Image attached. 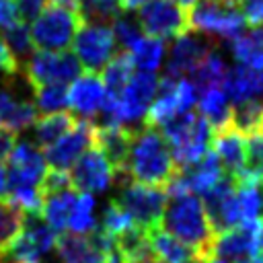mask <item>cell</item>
I'll return each mask as SVG.
<instances>
[{
	"label": "cell",
	"mask_w": 263,
	"mask_h": 263,
	"mask_svg": "<svg viewBox=\"0 0 263 263\" xmlns=\"http://www.w3.org/2000/svg\"><path fill=\"white\" fill-rule=\"evenodd\" d=\"M177 173L179 168L160 132L148 125L142 129H132L129 150L123 166L125 179L129 177L132 183L166 189Z\"/></svg>",
	"instance_id": "6da1fadb"
},
{
	"label": "cell",
	"mask_w": 263,
	"mask_h": 263,
	"mask_svg": "<svg viewBox=\"0 0 263 263\" xmlns=\"http://www.w3.org/2000/svg\"><path fill=\"white\" fill-rule=\"evenodd\" d=\"M160 228L175 236L179 242L189 247L199 263L212 257V245L216 232L205 214L203 201L193 193H173L166 199Z\"/></svg>",
	"instance_id": "7a4b0ae2"
},
{
	"label": "cell",
	"mask_w": 263,
	"mask_h": 263,
	"mask_svg": "<svg viewBox=\"0 0 263 263\" xmlns=\"http://www.w3.org/2000/svg\"><path fill=\"white\" fill-rule=\"evenodd\" d=\"M162 138L166 140L177 168H187L199 162L214 142V129L199 113H185L160 127Z\"/></svg>",
	"instance_id": "3957f363"
},
{
	"label": "cell",
	"mask_w": 263,
	"mask_h": 263,
	"mask_svg": "<svg viewBox=\"0 0 263 263\" xmlns=\"http://www.w3.org/2000/svg\"><path fill=\"white\" fill-rule=\"evenodd\" d=\"M82 16L78 8L62 6V4H45V8L39 12V16L33 21L31 41L35 47L43 51H66L68 45H72V39L76 31L82 25Z\"/></svg>",
	"instance_id": "277c9868"
},
{
	"label": "cell",
	"mask_w": 263,
	"mask_h": 263,
	"mask_svg": "<svg viewBox=\"0 0 263 263\" xmlns=\"http://www.w3.org/2000/svg\"><path fill=\"white\" fill-rule=\"evenodd\" d=\"M197 101V90L191 84L189 78H168L162 76L158 82L156 99L152 101L144 125L148 127H162L168 121L177 119L179 115H185L191 111V107Z\"/></svg>",
	"instance_id": "5b68a950"
},
{
	"label": "cell",
	"mask_w": 263,
	"mask_h": 263,
	"mask_svg": "<svg viewBox=\"0 0 263 263\" xmlns=\"http://www.w3.org/2000/svg\"><path fill=\"white\" fill-rule=\"evenodd\" d=\"M189 29L210 37L234 39L245 21L232 0H199L187 10Z\"/></svg>",
	"instance_id": "8992f818"
},
{
	"label": "cell",
	"mask_w": 263,
	"mask_h": 263,
	"mask_svg": "<svg viewBox=\"0 0 263 263\" xmlns=\"http://www.w3.org/2000/svg\"><path fill=\"white\" fill-rule=\"evenodd\" d=\"M166 189L160 187H148L140 183H127L121 187L115 201L121 205V210L132 218L134 226L142 230L158 228L162 222V214L166 208Z\"/></svg>",
	"instance_id": "52a82bcc"
},
{
	"label": "cell",
	"mask_w": 263,
	"mask_h": 263,
	"mask_svg": "<svg viewBox=\"0 0 263 263\" xmlns=\"http://www.w3.org/2000/svg\"><path fill=\"white\" fill-rule=\"evenodd\" d=\"M80 64L70 51H33L25 64H21V74L25 82L35 86L43 84H68L80 76Z\"/></svg>",
	"instance_id": "ba28073f"
},
{
	"label": "cell",
	"mask_w": 263,
	"mask_h": 263,
	"mask_svg": "<svg viewBox=\"0 0 263 263\" xmlns=\"http://www.w3.org/2000/svg\"><path fill=\"white\" fill-rule=\"evenodd\" d=\"M115 45L117 41L111 27L101 23H82L72 39L74 58L88 74H97L111 62Z\"/></svg>",
	"instance_id": "9c48e42d"
},
{
	"label": "cell",
	"mask_w": 263,
	"mask_h": 263,
	"mask_svg": "<svg viewBox=\"0 0 263 263\" xmlns=\"http://www.w3.org/2000/svg\"><path fill=\"white\" fill-rule=\"evenodd\" d=\"M138 25L148 37L171 39L189 33V16L175 0H148L138 8Z\"/></svg>",
	"instance_id": "30bf717a"
},
{
	"label": "cell",
	"mask_w": 263,
	"mask_h": 263,
	"mask_svg": "<svg viewBox=\"0 0 263 263\" xmlns=\"http://www.w3.org/2000/svg\"><path fill=\"white\" fill-rule=\"evenodd\" d=\"M53 247L55 232L39 216H27L21 234L2 255H6V263H43Z\"/></svg>",
	"instance_id": "8fae6325"
},
{
	"label": "cell",
	"mask_w": 263,
	"mask_h": 263,
	"mask_svg": "<svg viewBox=\"0 0 263 263\" xmlns=\"http://www.w3.org/2000/svg\"><path fill=\"white\" fill-rule=\"evenodd\" d=\"M70 175V183L80 193H103L117 181V171L95 146L88 148L74 164Z\"/></svg>",
	"instance_id": "7c38bea8"
},
{
	"label": "cell",
	"mask_w": 263,
	"mask_h": 263,
	"mask_svg": "<svg viewBox=\"0 0 263 263\" xmlns=\"http://www.w3.org/2000/svg\"><path fill=\"white\" fill-rule=\"evenodd\" d=\"M95 146V121H76V125L55 144L43 150L45 162L53 171H68L88 148Z\"/></svg>",
	"instance_id": "4fadbf2b"
},
{
	"label": "cell",
	"mask_w": 263,
	"mask_h": 263,
	"mask_svg": "<svg viewBox=\"0 0 263 263\" xmlns=\"http://www.w3.org/2000/svg\"><path fill=\"white\" fill-rule=\"evenodd\" d=\"M6 162V187H41L47 173V162L35 144H16Z\"/></svg>",
	"instance_id": "5bb4252c"
},
{
	"label": "cell",
	"mask_w": 263,
	"mask_h": 263,
	"mask_svg": "<svg viewBox=\"0 0 263 263\" xmlns=\"http://www.w3.org/2000/svg\"><path fill=\"white\" fill-rule=\"evenodd\" d=\"M107 103V90L101 82L99 74H82L72 80L68 88V107L84 117V121H90L101 115L103 107Z\"/></svg>",
	"instance_id": "9a60e30c"
},
{
	"label": "cell",
	"mask_w": 263,
	"mask_h": 263,
	"mask_svg": "<svg viewBox=\"0 0 263 263\" xmlns=\"http://www.w3.org/2000/svg\"><path fill=\"white\" fill-rule=\"evenodd\" d=\"M210 43H205L199 35L185 33L175 39L168 51V60L164 66V76L168 78H187L193 68L205 58L210 51Z\"/></svg>",
	"instance_id": "2e32d148"
},
{
	"label": "cell",
	"mask_w": 263,
	"mask_h": 263,
	"mask_svg": "<svg viewBox=\"0 0 263 263\" xmlns=\"http://www.w3.org/2000/svg\"><path fill=\"white\" fill-rule=\"evenodd\" d=\"M212 152L218 156L224 173L230 179H238L245 171L247 162V140L240 136L236 129L230 125L224 129L214 132V142H212Z\"/></svg>",
	"instance_id": "e0dca14e"
},
{
	"label": "cell",
	"mask_w": 263,
	"mask_h": 263,
	"mask_svg": "<svg viewBox=\"0 0 263 263\" xmlns=\"http://www.w3.org/2000/svg\"><path fill=\"white\" fill-rule=\"evenodd\" d=\"M255 226H238L226 232L216 234L212 245V257H218L228 263L251 261L255 255Z\"/></svg>",
	"instance_id": "ac0fdd59"
},
{
	"label": "cell",
	"mask_w": 263,
	"mask_h": 263,
	"mask_svg": "<svg viewBox=\"0 0 263 263\" xmlns=\"http://www.w3.org/2000/svg\"><path fill=\"white\" fill-rule=\"evenodd\" d=\"M222 88L232 105L247 101H263V70L234 66L228 70Z\"/></svg>",
	"instance_id": "d6986e66"
},
{
	"label": "cell",
	"mask_w": 263,
	"mask_h": 263,
	"mask_svg": "<svg viewBox=\"0 0 263 263\" xmlns=\"http://www.w3.org/2000/svg\"><path fill=\"white\" fill-rule=\"evenodd\" d=\"M55 253L64 263H107L109 255L101 251L88 234L64 232L55 236Z\"/></svg>",
	"instance_id": "ffe728a7"
},
{
	"label": "cell",
	"mask_w": 263,
	"mask_h": 263,
	"mask_svg": "<svg viewBox=\"0 0 263 263\" xmlns=\"http://www.w3.org/2000/svg\"><path fill=\"white\" fill-rule=\"evenodd\" d=\"M37 121V109L31 101L21 99L10 88H0V127L14 134L31 127Z\"/></svg>",
	"instance_id": "44dd1931"
},
{
	"label": "cell",
	"mask_w": 263,
	"mask_h": 263,
	"mask_svg": "<svg viewBox=\"0 0 263 263\" xmlns=\"http://www.w3.org/2000/svg\"><path fill=\"white\" fill-rule=\"evenodd\" d=\"M146 232H148L150 249H152L156 263H199L197 255L189 247L179 242L175 236L164 232L160 226L146 230Z\"/></svg>",
	"instance_id": "7402d4cb"
},
{
	"label": "cell",
	"mask_w": 263,
	"mask_h": 263,
	"mask_svg": "<svg viewBox=\"0 0 263 263\" xmlns=\"http://www.w3.org/2000/svg\"><path fill=\"white\" fill-rule=\"evenodd\" d=\"M78 191L76 189H64V191H55V193H45L43 201H41V220L53 230V232H62L68 226V218L72 212V205L76 201Z\"/></svg>",
	"instance_id": "603a6c76"
},
{
	"label": "cell",
	"mask_w": 263,
	"mask_h": 263,
	"mask_svg": "<svg viewBox=\"0 0 263 263\" xmlns=\"http://www.w3.org/2000/svg\"><path fill=\"white\" fill-rule=\"evenodd\" d=\"M199 103V115L210 123L214 132L224 129L230 125V115H232V103L228 101L226 92L222 86L218 88H208L197 95Z\"/></svg>",
	"instance_id": "cb8c5ba5"
},
{
	"label": "cell",
	"mask_w": 263,
	"mask_h": 263,
	"mask_svg": "<svg viewBox=\"0 0 263 263\" xmlns=\"http://www.w3.org/2000/svg\"><path fill=\"white\" fill-rule=\"evenodd\" d=\"M228 74V66L222 60V55L214 49H210L205 53V58L193 68V72L189 74L191 84L195 86L197 95L208 90V88H218L224 84V78Z\"/></svg>",
	"instance_id": "d4e9b609"
},
{
	"label": "cell",
	"mask_w": 263,
	"mask_h": 263,
	"mask_svg": "<svg viewBox=\"0 0 263 263\" xmlns=\"http://www.w3.org/2000/svg\"><path fill=\"white\" fill-rule=\"evenodd\" d=\"M230 53L238 66L263 70V29L238 33L234 39H230Z\"/></svg>",
	"instance_id": "484cf974"
},
{
	"label": "cell",
	"mask_w": 263,
	"mask_h": 263,
	"mask_svg": "<svg viewBox=\"0 0 263 263\" xmlns=\"http://www.w3.org/2000/svg\"><path fill=\"white\" fill-rule=\"evenodd\" d=\"M127 55H129L134 68H138V72L154 74L162 66V60H164V41L156 39V37L142 35L127 49Z\"/></svg>",
	"instance_id": "4316f807"
},
{
	"label": "cell",
	"mask_w": 263,
	"mask_h": 263,
	"mask_svg": "<svg viewBox=\"0 0 263 263\" xmlns=\"http://www.w3.org/2000/svg\"><path fill=\"white\" fill-rule=\"evenodd\" d=\"M33 125H35V140L45 150L76 125V117L72 113L60 111V113L41 115Z\"/></svg>",
	"instance_id": "83f0119b"
},
{
	"label": "cell",
	"mask_w": 263,
	"mask_h": 263,
	"mask_svg": "<svg viewBox=\"0 0 263 263\" xmlns=\"http://www.w3.org/2000/svg\"><path fill=\"white\" fill-rule=\"evenodd\" d=\"M132 76H134V64H132L127 51H121V53H115L111 58V62L103 68L101 82L109 97H119Z\"/></svg>",
	"instance_id": "f1b7e54d"
},
{
	"label": "cell",
	"mask_w": 263,
	"mask_h": 263,
	"mask_svg": "<svg viewBox=\"0 0 263 263\" xmlns=\"http://www.w3.org/2000/svg\"><path fill=\"white\" fill-rule=\"evenodd\" d=\"M234 195H236V205H238L242 226L259 224L261 216H263V197H261L259 185H255V183H236Z\"/></svg>",
	"instance_id": "f546056e"
},
{
	"label": "cell",
	"mask_w": 263,
	"mask_h": 263,
	"mask_svg": "<svg viewBox=\"0 0 263 263\" xmlns=\"http://www.w3.org/2000/svg\"><path fill=\"white\" fill-rule=\"evenodd\" d=\"M230 127L249 138L263 129V101H247L232 105Z\"/></svg>",
	"instance_id": "4dcf8cb0"
},
{
	"label": "cell",
	"mask_w": 263,
	"mask_h": 263,
	"mask_svg": "<svg viewBox=\"0 0 263 263\" xmlns=\"http://www.w3.org/2000/svg\"><path fill=\"white\" fill-rule=\"evenodd\" d=\"M95 228H97V220H95V197L90 193H80L78 191L76 201H74L72 212H70V218H68L66 230H70L72 234H88Z\"/></svg>",
	"instance_id": "1f68e13d"
},
{
	"label": "cell",
	"mask_w": 263,
	"mask_h": 263,
	"mask_svg": "<svg viewBox=\"0 0 263 263\" xmlns=\"http://www.w3.org/2000/svg\"><path fill=\"white\" fill-rule=\"evenodd\" d=\"M236 183H263V129L247 138V162Z\"/></svg>",
	"instance_id": "d6a6232c"
},
{
	"label": "cell",
	"mask_w": 263,
	"mask_h": 263,
	"mask_svg": "<svg viewBox=\"0 0 263 263\" xmlns=\"http://www.w3.org/2000/svg\"><path fill=\"white\" fill-rule=\"evenodd\" d=\"M35 109L41 113H60L64 107H68V86L66 84H43L33 88Z\"/></svg>",
	"instance_id": "836d02e7"
},
{
	"label": "cell",
	"mask_w": 263,
	"mask_h": 263,
	"mask_svg": "<svg viewBox=\"0 0 263 263\" xmlns=\"http://www.w3.org/2000/svg\"><path fill=\"white\" fill-rule=\"evenodd\" d=\"M78 12L84 23H101L115 21L121 10V0H80Z\"/></svg>",
	"instance_id": "e575fe53"
},
{
	"label": "cell",
	"mask_w": 263,
	"mask_h": 263,
	"mask_svg": "<svg viewBox=\"0 0 263 263\" xmlns=\"http://www.w3.org/2000/svg\"><path fill=\"white\" fill-rule=\"evenodd\" d=\"M25 214L0 199V255L10 247V242L21 234L25 224Z\"/></svg>",
	"instance_id": "d590c367"
},
{
	"label": "cell",
	"mask_w": 263,
	"mask_h": 263,
	"mask_svg": "<svg viewBox=\"0 0 263 263\" xmlns=\"http://www.w3.org/2000/svg\"><path fill=\"white\" fill-rule=\"evenodd\" d=\"M129 228H134L132 218L121 210V205H119L115 199H111V201L105 205V210H103L101 230H105L109 236L117 238V236H121V234H123L125 230H129Z\"/></svg>",
	"instance_id": "8d00e7d4"
},
{
	"label": "cell",
	"mask_w": 263,
	"mask_h": 263,
	"mask_svg": "<svg viewBox=\"0 0 263 263\" xmlns=\"http://www.w3.org/2000/svg\"><path fill=\"white\" fill-rule=\"evenodd\" d=\"M2 39L8 45V49L12 51V55L16 58L18 64H21V60H25V58L31 55L33 41H31V31H29V27L25 23H16L14 27L6 29L2 33Z\"/></svg>",
	"instance_id": "74e56055"
},
{
	"label": "cell",
	"mask_w": 263,
	"mask_h": 263,
	"mask_svg": "<svg viewBox=\"0 0 263 263\" xmlns=\"http://www.w3.org/2000/svg\"><path fill=\"white\" fill-rule=\"evenodd\" d=\"M111 31L115 35V41L123 47V51H127L142 37V29H140L138 21L127 16V14H123V12L113 21V29Z\"/></svg>",
	"instance_id": "f35d334b"
},
{
	"label": "cell",
	"mask_w": 263,
	"mask_h": 263,
	"mask_svg": "<svg viewBox=\"0 0 263 263\" xmlns=\"http://www.w3.org/2000/svg\"><path fill=\"white\" fill-rule=\"evenodd\" d=\"M238 8L245 25L253 29H263V0H232Z\"/></svg>",
	"instance_id": "ab89813d"
},
{
	"label": "cell",
	"mask_w": 263,
	"mask_h": 263,
	"mask_svg": "<svg viewBox=\"0 0 263 263\" xmlns=\"http://www.w3.org/2000/svg\"><path fill=\"white\" fill-rule=\"evenodd\" d=\"M14 4H16L18 21L25 25L29 21H35L39 16V12L45 8V0H14Z\"/></svg>",
	"instance_id": "60d3db41"
},
{
	"label": "cell",
	"mask_w": 263,
	"mask_h": 263,
	"mask_svg": "<svg viewBox=\"0 0 263 263\" xmlns=\"http://www.w3.org/2000/svg\"><path fill=\"white\" fill-rule=\"evenodd\" d=\"M0 72H4L6 76H18L21 74V64L16 62V58L12 55V51L4 43L2 35H0Z\"/></svg>",
	"instance_id": "b9f144b4"
},
{
	"label": "cell",
	"mask_w": 263,
	"mask_h": 263,
	"mask_svg": "<svg viewBox=\"0 0 263 263\" xmlns=\"http://www.w3.org/2000/svg\"><path fill=\"white\" fill-rule=\"evenodd\" d=\"M16 23H21V21H18L14 0H0V29L6 31L10 27H14Z\"/></svg>",
	"instance_id": "7bdbcfd3"
},
{
	"label": "cell",
	"mask_w": 263,
	"mask_h": 263,
	"mask_svg": "<svg viewBox=\"0 0 263 263\" xmlns=\"http://www.w3.org/2000/svg\"><path fill=\"white\" fill-rule=\"evenodd\" d=\"M14 146H16V134L6 127H0V162L8 160Z\"/></svg>",
	"instance_id": "ee69618b"
},
{
	"label": "cell",
	"mask_w": 263,
	"mask_h": 263,
	"mask_svg": "<svg viewBox=\"0 0 263 263\" xmlns=\"http://www.w3.org/2000/svg\"><path fill=\"white\" fill-rule=\"evenodd\" d=\"M253 259L263 261V220L255 228V255H253Z\"/></svg>",
	"instance_id": "f6af8a7d"
},
{
	"label": "cell",
	"mask_w": 263,
	"mask_h": 263,
	"mask_svg": "<svg viewBox=\"0 0 263 263\" xmlns=\"http://www.w3.org/2000/svg\"><path fill=\"white\" fill-rule=\"evenodd\" d=\"M148 0H121V10L127 12V10H138L142 4H146Z\"/></svg>",
	"instance_id": "bcb514c9"
},
{
	"label": "cell",
	"mask_w": 263,
	"mask_h": 263,
	"mask_svg": "<svg viewBox=\"0 0 263 263\" xmlns=\"http://www.w3.org/2000/svg\"><path fill=\"white\" fill-rule=\"evenodd\" d=\"M51 4H62V6H70V8H78L80 0H49Z\"/></svg>",
	"instance_id": "7dc6e473"
},
{
	"label": "cell",
	"mask_w": 263,
	"mask_h": 263,
	"mask_svg": "<svg viewBox=\"0 0 263 263\" xmlns=\"http://www.w3.org/2000/svg\"><path fill=\"white\" fill-rule=\"evenodd\" d=\"M4 193H6V171H4L2 164H0V199H2Z\"/></svg>",
	"instance_id": "c3c4849f"
},
{
	"label": "cell",
	"mask_w": 263,
	"mask_h": 263,
	"mask_svg": "<svg viewBox=\"0 0 263 263\" xmlns=\"http://www.w3.org/2000/svg\"><path fill=\"white\" fill-rule=\"evenodd\" d=\"M107 263H125V259H123V257H121V255L117 253V249H115V251H113V253L109 255V259H107Z\"/></svg>",
	"instance_id": "681fc988"
},
{
	"label": "cell",
	"mask_w": 263,
	"mask_h": 263,
	"mask_svg": "<svg viewBox=\"0 0 263 263\" xmlns=\"http://www.w3.org/2000/svg\"><path fill=\"white\" fill-rule=\"evenodd\" d=\"M175 2H177V4H179V6H183V8H185V10H189V8H191V6H193V4H197V2H199V0H175Z\"/></svg>",
	"instance_id": "f907efd6"
},
{
	"label": "cell",
	"mask_w": 263,
	"mask_h": 263,
	"mask_svg": "<svg viewBox=\"0 0 263 263\" xmlns=\"http://www.w3.org/2000/svg\"><path fill=\"white\" fill-rule=\"evenodd\" d=\"M205 263H228V261H222V259H218V257H210Z\"/></svg>",
	"instance_id": "816d5d0a"
},
{
	"label": "cell",
	"mask_w": 263,
	"mask_h": 263,
	"mask_svg": "<svg viewBox=\"0 0 263 263\" xmlns=\"http://www.w3.org/2000/svg\"><path fill=\"white\" fill-rule=\"evenodd\" d=\"M259 191H261V197H263V183L259 185Z\"/></svg>",
	"instance_id": "f5cc1de1"
},
{
	"label": "cell",
	"mask_w": 263,
	"mask_h": 263,
	"mask_svg": "<svg viewBox=\"0 0 263 263\" xmlns=\"http://www.w3.org/2000/svg\"><path fill=\"white\" fill-rule=\"evenodd\" d=\"M240 263H253V261H240Z\"/></svg>",
	"instance_id": "db71d44e"
},
{
	"label": "cell",
	"mask_w": 263,
	"mask_h": 263,
	"mask_svg": "<svg viewBox=\"0 0 263 263\" xmlns=\"http://www.w3.org/2000/svg\"><path fill=\"white\" fill-rule=\"evenodd\" d=\"M0 261H2V255H0Z\"/></svg>",
	"instance_id": "11a10c76"
}]
</instances>
